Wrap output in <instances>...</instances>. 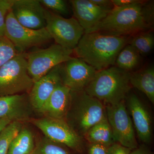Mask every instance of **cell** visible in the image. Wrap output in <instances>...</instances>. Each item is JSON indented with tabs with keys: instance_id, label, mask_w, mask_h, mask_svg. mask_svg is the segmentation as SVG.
Instances as JSON below:
<instances>
[{
	"instance_id": "obj_1",
	"label": "cell",
	"mask_w": 154,
	"mask_h": 154,
	"mask_svg": "<svg viewBox=\"0 0 154 154\" xmlns=\"http://www.w3.org/2000/svg\"><path fill=\"white\" fill-rule=\"evenodd\" d=\"M152 2L114 7L105 18L86 33L97 32L116 36H128L147 31L153 25Z\"/></svg>"
},
{
	"instance_id": "obj_2",
	"label": "cell",
	"mask_w": 154,
	"mask_h": 154,
	"mask_svg": "<svg viewBox=\"0 0 154 154\" xmlns=\"http://www.w3.org/2000/svg\"><path fill=\"white\" fill-rule=\"evenodd\" d=\"M129 41L128 36L85 33L73 51L77 57L99 71L114 66L119 54Z\"/></svg>"
},
{
	"instance_id": "obj_3",
	"label": "cell",
	"mask_w": 154,
	"mask_h": 154,
	"mask_svg": "<svg viewBox=\"0 0 154 154\" xmlns=\"http://www.w3.org/2000/svg\"><path fill=\"white\" fill-rule=\"evenodd\" d=\"M131 74L115 66L110 67L97 71L85 91L106 105L116 104L128 96Z\"/></svg>"
},
{
	"instance_id": "obj_4",
	"label": "cell",
	"mask_w": 154,
	"mask_h": 154,
	"mask_svg": "<svg viewBox=\"0 0 154 154\" xmlns=\"http://www.w3.org/2000/svg\"><path fill=\"white\" fill-rule=\"evenodd\" d=\"M71 94L75 100L73 104L70 102L69 108L72 110L66 116H70V122L67 124L80 137L85 136L91 128L107 119L105 107L99 99L88 95L85 90L71 91Z\"/></svg>"
},
{
	"instance_id": "obj_5",
	"label": "cell",
	"mask_w": 154,
	"mask_h": 154,
	"mask_svg": "<svg viewBox=\"0 0 154 154\" xmlns=\"http://www.w3.org/2000/svg\"><path fill=\"white\" fill-rule=\"evenodd\" d=\"M34 82L29 75L26 54L19 53L0 68V96L30 91Z\"/></svg>"
},
{
	"instance_id": "obj_6",
	"label": "cell",
	"mask_w": 154,
	"mask_h": 154,
	"mask_svg": "<svg viewBox=\"0 0 154 154\" xmlns=\"http://www.w3.org/2000/svg\"><path fill=\"white\" fill-rule=\"evenodd\" d=\"M73 53L72 50L57 44L31 51L26 54L28 73L34 83L55 67L71 58Z\"/></svg>"
},
{
	"instance_id": "obj_7",
	"label": "cell",
	"mask_w": 154,
	"mask_h": 154,
	"mask_svg": "<svg viewBox=\"0 0 154 154\" xmlns=\"http://www.w3.org/2000/svg\"><path fill=\"white\" fill-rule=\"evenodd\" d=\"M46 28L57 44L73 50L85 33V30L74 17L65 18L45 10Z\"/></svg>"
},
{
	"instance_id": "obj_8",
	"label": "cell",
	"mask_w": 154,
	"mask_h": 154,
	"mask_svg": "<svg viewBox=\"0 0 154 154\" xmlns=\"http://www.w3.org/2000/svg\"><path fill=\"white\" fill-rule=\"evenodd\" d=\"M106 117L116 142L133 149L138 147L132 120L125 100L113 105H106Z\"/></svg>"
},
{
	"instance_id": "obj_9",
	"label": "cell",
	"mask_w": 154,
	"mask_h": 154,
	"mask_svg": "<svg viewBox=\"0 0 154 154\" xmlns=\"http://www.w3.org/2000/svg\"><path fill=\"white\" fill-rule=\"evenodd\" d=\"M11 10L6 17L5 36L14 45L18 52L23 53L52 39L45 28L34 30L21 25Z\"/></svg>"
},
{
	"instance_id": "obj_10",
	"label": "cell",
	"mask_w": 154,
	"mask_h": 154,
	"mask_svg": "<svg viewBox=\"0 0 154 154\" xmlns=\"http://www.w3.org/2000/svg\"><path fill=\"white\" fill-rule=\"evenodd\" d=\"M33 122L50 140L78 152L82 150L81 137L64 119L46 117Z\"/></svg>"
},
{
	"instance_id": "obj_11",
	"label": "cell",
	"mask_w": 154,
	"mask_h": 154,
	"mask_svg": "<svg viewBox=\"0 0 154 154\" xmlns=\"http://www.w3.org/2000/svg\"><path fill=\"white\" fill-rule=\"evenodd\" d=\"M97 72L78 57H72L60 66L62 83L74 92L84 91Z\"/></svg>"
},
{
	"instance_id": "obj_12",
	"label": "cell",
	"mask_w": 154,
	"mask_h": 154,
	"mask_svg": "<svg viewBox=\"0 0 154 154\" xmlns=\"http://www.w3.org/2000/svg\"><path fill=\"white\" fill-rule=\"evenodd\" d=\"M45 10L38 0H14L11 11L21 25L38 30L45 28Z\"/></svg>"
},
{
	"instance_id": "obj_13",
	"label": "cell",
	"mask_w": 154,
	"mask_h": 154,
	"mask_svg": "<svg viewBox=\"0 0 154 154\" xmlns=\"http://www.w3.org/2000/svg\"><path fill=\"white\" fill-rule=\"evenodd\" d=\"M74 18L87 33L106 17L113 8H103L94 5L90 0L69 1Z\"/></svg>"
},
{
	"instance_id": "obj_14",
	"label": "cell",
	"mask_w": 154,
	"mask_h": 154,
	"mask_svg": "<svg viewBox=\"0 0 154 154\" xmlns=\"http://www.w3.org/2000/svg\"><path fill=\"white\" fill-rule=\"evenodd\" d=\"M127 108L132 117L138 137L143 142L149 144L152 140V118L145 105L135 94L128 96Z\"/></svg>"
},
{
	"instance_id": "obj_15",
	"label": "cell",
	"mask_w": 154,
	"mask_h": 154,
	"mask_svg": "<svg viewBox=\"0 0 154 154\" xmlns=\"http://www.w3.org/2000/svg\"><path fill=\"white\" fill-rule=\"evenodd\" d=\"M60 66L55 67L44 76L35 82L30 91L29 100L32 106L38 112L57 87L62 83Z\"/></svg>"
},
{
	"instance_id": "obj_16",
	"label": "cell",
	"mask_w": 154,
	"mask_h": 154,
	"mask_svg": "<svg viewBox=\"0 0 154 154\" xmlns=\"http://www.w3.org/2000/svg\"><path fill=\"white\" fill-rule=\"evenodd\" d=\"M71 99V91L62 83L58 85L39 112L47 117L64 120Z\"/></svg>"
},
{
	"instance_id": "obj_17",
	"label": "cell",
	"mask_w": 154,
	"mask_h": 154,
	"mask_svg": "<svg viewBox=\"0 0 154 154\" xmlns=\"http://www.w3.org/2000/svg\"><path fill=\"white\" fill-rule=\"evenodd\" d=\"M26 99L21 94L0 96V118L18 121L25 119L28 116Z\"/></svg>"
},
{
	"instance_id": "obj_18",
	"label": "cell",
	"mask_w": 154,
	"mask_h": 154,
	"mask_svg": "<svg viewBox=\"0 0 154 154\" xmlns=\"http://www.w3.org/2000/svg\"><path fill=\"white\" fill-rule=\"evenodd\" d=\"M130 82L131 86L143 93L152 104H154L153 67L131 74Z\"/></svg>"
},
{
	"instance_id": "obj_19",
	"label": "cell",
	"mask_w": 154,
	"mask_h": 154,
	"mask_svg": "<svg viewBox=\"0 0 154 154\" xmlns=\"http://www.w3.org/2000/svg\"><path fill=\"white\" fill-rule=\"evenodd\" d=\"M85 137L91 144H99L107 147L116 142L107 119L91 128Z\"/></svg>"
},
{
	"instance_id": "obj_20",
	"label": "cell",
	"mask_w": 154,
	"mask_h": 154,
	"mask_svg": "<svg viewBox=\"0 0 154 154\" xmlns=\"http://www.w3.org/2000/svg\"><path fill=\"white\" fill-rule=\"evenodd\" d=\"M35 148L33 135L29 130L21 129L14 139L8 154H29Z\"/></svg>"
},
{
	"instance_id": "obj_21",
	"label": "cell",
	"mask_w": 154,
	"mask_h": 154,
	"mask_svg": "<svg viewBox=\"0 0 154 154\" xmlns=\"http://www.w3.org/2000/svg\"><path fill=\"white\" fill-rule=\"evenodd\" d=\"M140 55L130 45L127 44L119 54L115 66L129 72L136 68L140 62Z\"/></svg>"
},
{
	"instance_id": "obj_22",
	"label": "cell",
	"mask_w": 154,
	"mask_h": 154,
	"mask_svg": "<svg viewBox=\"0 0 154 154\" xmlns=\"http://www.w3.org/2000/svg\"><path fill=\"white\" fill-rule=\"evenodd\" d=\"M129 45L132 46L140 56L149 54L152 50L154 45V36L150 31L141 32L130 40Z\"/></svg>"
},
{
	"instance_id": "obj_23",
	"label": "cell",
	"mask_w": 154,
	"mask_h": 154,
	"mask_svg": "<svg viewBox=\"0 0 154 154\" xmlns=\"http://www.w3.org/2000/svg\"><path fill=\"white\" fill-rule=\"evenodd\" d=\"M21 130L18 121H12L3 130L0 134V154H8L11 143Z\"/></svg>"
},
{
	"instance_id": "obj_24",
	"label": "cell",
	"mask_w": 154,
	"mask_h": 154,
	"mask_svg": "<svg viewBox=\"0 0 154 154\" xmlns=\"http://www.w3.org/2000/svg\"><path fill=\"white\" fill-rule=\"evenodd\" d=\"M19 53L14 45L5 36H0V68Z\"/></svg>"
},
{
	"instance_id": "obj_25",
	"label": "cell",
	"mask_w": 154,
	"mask_h": 154,
	"mask_svg": "<svg viewBox=\"0 0 154 154\" xmlns=\"http://www.w3.org/2000/svg\"><path fill=\"white\" fill-rule=\"evenodd\" d=\"M34 154H70L66 149L60 144L51 141L45 140L40 143L33 150Z\"/></svg>"
},
{
	"instance_id": "obj_26",
	"label": "cell",
	"mask_w": 154,
	"mask_h": 154,
	"mask_svg": "<svg viewBox=\"0 0 154 154\" xmlns=\"http://www.w3.org/2000/svg\"><path fill=\"white\" fill-rule=\"evenodd\" d=\"M42 6L62 15L69 14L68 7L63 0H39Z\"/></svg>"
},
{
	"instance_id": "obj_27",
	"label": "cell",
	"mask_w": 154,
	"mask_h": 154,
	"mask_svg": "<svg viewBox=\"0 0 154 154\" xmlns=\"http://www.w3.org/2000/svg\"><path fill=\"white\" fill-rule=\"evenodd\" d=\"M14 0H0V36H5L6 17L14 5Z\"/></svg>"
},
{
	"instance_id": "obj_28",
	"label": "cell",
	"mask_w": 154,
	"mask_h": 154,
	"mask_svg": "<svg viewBox=\"0 0 154 154\" xmlns=\"http://www.w3.org/2000/svg\"><path fill=\"white\" fill-rule=\"evenodd\" d=\"M131 149L115 143L108 147L107 154H129Z\"/></svg>"
},
{
	"instance_id": "obj_29",
	"label": "cell",
	"mask_w": 154,
	"mask_h": 154,
	"mask_svg": "<svg viewBox=\"0 0 154 154\" xmlns=\"http://www.w3.org/2000/svg\"><path fill=\"white\" fill-rule=\"evenodd\" d=\"M107 147L99 144H91L89 154H107Z\"/></svg>"
},
{
	"instance_id": "obj_30",
	"label": "cell",
	"mask_w": 154,
	"mask_h": 154,
	"mask_svg": "<svg viewBox=\"0 0 154 154\" xmlns=\"http://www.w3.org/2000/svg\"><path fill=\"white\" fill-rule=\"evenodd\" d=\"M140 0H111L114 7H121L130 5L139 2Z\"/></svg>"
},
{
	"instance_id": "obj_31",
	"label": "cell",
	"mask_w": 154,
	"mask_h": 154,
	"mask_svg": "<svg viewBox=\"0 0 154 154\" xmlns=\"http://www.w3.org/2000/svg\"><path fill=\"white\" fill-rule=\"evenodd\" d=\"M90 1L94 5L103 8H112L111 6H113L111 0H90Z\"/></svg>"
},
{
	"instance_id": "obj_32",
	"label": "cell",
	"mask_w": 154,
	"mask_h": 154,
	"mask_svg": "<svg viewBox=\"0 0 154 154\" xmlns=\"http://www.w3.org/2000/svg\"><path fill=\"white\" fill-rule=\"evenodd\" d=\"M129 154H152V152L145 146L137 147L136 148L131 150Z\"/></svg>"
},
{
	"instance_id": "obj_33",
	"label": "cell",
	"mask_w": 154,
	"mask_h": 154,
	"mask_svg": "<svg viewBox=\"0 0 154 154\" xmlns=\"http://www.w3.org/2000/svg\"><path fill=\"white\" fill-rule=\"evenodd\" d=\"M12 120L8 118H0V134L3 130L8 126L10 123L12 122Z\"/></svg>"
},
{
	"instance_id": "obj_34",
	"label": "cell",
	"mask_w": 154,
	"mask_h": 154,
	"mask_svg": "<svg viewBox=\"0 0 154 154\" xmlns=\"http://www.w3.org/2000/svg\"><path fill=\"white\" fill-rule=\"evenodd\" d=\"M29 154H34V153H33V152H32L30 153Z\"/></svg>"
}]
</instances>
